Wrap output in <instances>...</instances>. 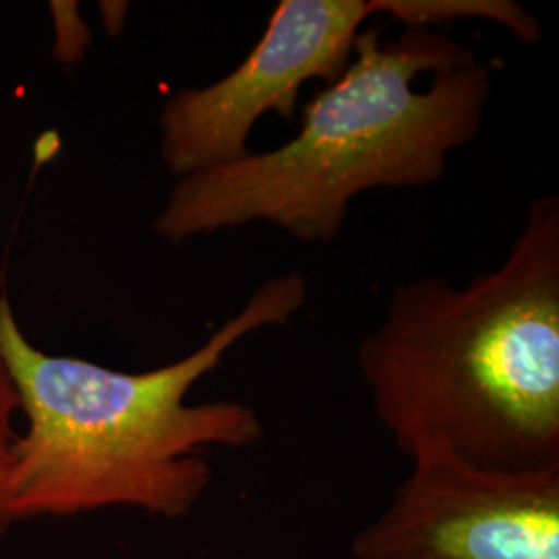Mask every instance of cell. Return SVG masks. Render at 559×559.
Returning a JSON list of instances; mask_svg holds the SVG:
<instances>
[{
	"label": "cell",
	"mask_w": 559,
	"mask_h": 559,
	"mask_svg": "<svg viewBox=\"0 0 559 559\" xmlns=\"http://www.w3.org/2000/svg\"><path fill=\"white\" fill-rule=\"evenodd\" d=\"M307 297L300 272L265 280L193 353L131 373L44 353L0 295V355L23 417L4 491L13 524L106 508L191 514L214 477L201 450L253 448L265 436L251 404H191V390L247 336L288 325Z\"/></svg>",
	"instance_id": "1"
},
{
	"label": "cell",
	"mask_w": 559,
	"mask_h": 559,
	"mask_svg": "<svg viewBox=\"0 0 559 559\" xmlns=\"http://www.w3.org/2000/svg\"><path fill=\"white\" fill-rule=\"evenodd\" d=\"M493 69L438 29L362 27L346 69L302 106L299 133L270 152L177 180L154 233L185 242L265 222L307 245L332 242L350 201L420 189L475 140Z\"/></svg>",
	"instance_id": "2"
},
{
	"label": "cell",
	"mask_w": 559,
	"mask_h": 559,
	"mask_svg": "<svg viewBox=\"0 0 559 559\" xmlns=\"http://www.w3.org/2000/svg\"><path fill=\"white\" fill-rule=\"evenodd\" d=\"M357 360L406 459L440 443L487 468L559 466L558 195L528 205L496 270L399 286Z\"/></svg>",
	"instance_id": "3"
},
{
	"label": "cell",
	"mask_w": 559,
	"mask_h": 559,
	"mask_svg": "<svg viewBox=\"0 0 559 559\" xmlns=\"http://www.w3.org/2000/svg\"><path fill=\"white\" fill-rule=\"evenodd\" d=\"M355 559H559V466L487 468L423 443Z\"/></svg>",
	"instance_id": "4"
},
{
	"label": "cell",
	"mask_w": 559,
	"mask_h": 559,
	"mask_svg": "<svg viewBox=\"0 0 559 559\" xmlns=\"http://www.w3.org/2000/svg\"><path fill=\"white\" fill-rule=\"evenodd\" d=\"M373 0H280L251 52L210 85L182 87L160 112V158L182 179L247 156L267 112L295 119L300 90L346 69Z\"/></svg>",
	"instance_id": "5"
},
{
	"label": "cell",
	"mask_w": 559,
	"mask_h": 559,
	"mask_svg": "<svg viewBox=\"0 0 559 559\" xmlns=\"http://www.w3.org/2000/svg\"><path fill=\"white\" fill-rule=\"evenodd\" d=\"M378 15L404 29H438L452 21L485 20L508 29L520 44L540 40V21L514 0H373Z\"/></svg>",
	"instance_id": "6"
},
{
	"label": "cell",
	"mask_w": 559,
	"mask_h": 559,
	"mask_svg": "<svg viewBox=\"0 0 559 559\" xmlns=\"http://www.w3.org/2000/svg\"><path fill=\"white\" fill-rule=\"evenodd\" d=\"M17 399L13 392V385L9 380L4 360L0 355V535L13 524L7 510V471H9V454L11 445L17 436Z\"/></svg>",
	"instance_id": "7"
},
{
	"label": "cell",
	"mask_w": 559,
	"mask_h": 559,
	"mask_svg": "<svg viewBox=\"0 0 559 559\" xmlns=\"http://www.w3.org/2000/svg\"><path fill=\"white\" fill-rule=\"evenodd\" d=\"M50 13L55 20V55L62 62H78L83 59L87 46L92 44V32L81 17L78 2H52Z\"/></svg>",
	"instance_id": "8"
},
{
	"label": "cell",
	"mask_w": 559,
	"mask_h": 559,
	"mask_svg": "<svg viewBox=\"0 0 559 559\" xmlns=\"http://www.w3.org/2000/svg\"><path fill=\"white\" fill-rule=\"evenodd\" d=\"M102 21L110 36H117L124 27L129 4L127 2H100Z\"/></svg>",
	"instance_id": "9"
}]
</instances>
